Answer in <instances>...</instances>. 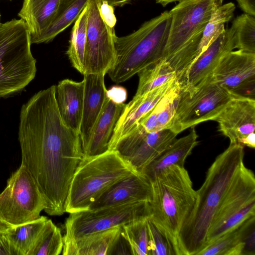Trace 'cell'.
<instances>
[{
    "label": "cell",
    "mask_w": 255,
    "mask_h": 255,
    "mask_svg": "<svg viewBox=\"0 0 255 255\" xmlns=\"http://www.w3.org/2000/svg\"><path fill=\"white\" fill-rule=\"evenodd\" d=\"M60 0H23L18 16L27 25L31 40L40 35L50 24Z\"/></svg>",
    "instance_id": "24"
},
{
    "label": "cell",
    "mask_w": 255,
    "mask_h": 255,
    "mask_svg": "<svg viewBox=\"0 0 255 255\" xmlns=\"http://www.w3.org/2000/svg\"><path fill=\"white\" fill-rule=\"evenodd\" d=\"M151 215L149 202L146 201L70 213L65 222L63 242L121 227L133 221L147 218Z\"/></svg>",
    "instance_id": "11"
},
{
    "label": "cell",
    "mask_w": 255,
    "mask_h": 255,
    "mask_svg": "<svg viewBox=\"0 0 255 255\" xmlns=\"http://www.w3.org/2000/svg\"><path fill=\"white\" fill-rule=\"evenodd\" d=\"M107 97L118 104H123L127 98V92L125 88L114 86L107 91Z\"/></svg>",
    "instance_id": "39"
},
{
    "label": "cell",
    "mask_w": 255,
    "mask_h": 255,
    "mask_svg": "<svg viewBox=\"0 0 255 255\" xmlns=\"http://www.w3.org/2000/svg\"><path fill=\"white\" fill-rule=\"evenodd\" d=\"M230 143L255 147V100L234 97L214 120Z\"/></svg>",
    "instance_id": "15"
},
{
    "label": "cell",
    "mask_w": 255,
    "mask_h": 255,
    "mask_svg": "<svg viewBox=\"0 0 255 255\" xmlns=\"http://www.w3.org/2000/svg\"><path fill=\"white\" fill-rule=\"evenodd\" d=\"M12 227L4 222L0 216V232H7Z\"/></svg>",
    "instance_id": "43"
},
{
    "label": "cell",
    "mask_w": 255,
    "mask_h": 255,
    "mask_svg": "<svg viewBox=\"0 0 255 255\" xmlns=\"http://www.w3.org/2000/svg\"><path fill=\"white\" fill-rule=\"evenodd\" d=\"M231 27L235 49L255 53V17L243 13L233 20Z\"/></svg>",
    "instance_id": "34"
},
{
    "label": "cell",
    "mask_w": 255,
    "mask_h": 255,
    "mask_svg": "<svg viewBox=\"0 0 255 255\" xmlns=\"http://www.w3.org/2000/svg\"><path fill=\"white\" fill-rule=\"evenodd\" d=\"M171 23L169 11L145 22L136 31L116 36V60L108 74L116 83H123L163 58Z\"/></svg>",
    "instance_id": "4"
},
{
    "label": "cell",
    "mask_w": 255,
    "mask_h": 255,
    "mask_svg": "<svg viewBox=\"0 0 255 255\" xmlns=\"http://www.w3.org/2000/svg\"><path fill=\"white\" fill-rule=\"evenodd\" d=\"M84 78V99L79 129L82 150L86 147L93 128L107 99L105 75L86 74Z\"/></svg>",
    "instance_id": "19"
},
{
    "label": "cell",
    "mask_w": 255,
    "mask_h": 255,
    "mask_svg": "<svg viewBox=\"0 0 255 255\" xmlns=\"http://www.w3.org/2000/svg\"><path fill=\"white\" fill-rule=\"evenodd\" d=\"M111 255H132L129 244L121 233L112 248Z\"/></svg>",
    "instance_id": "38"
},
{
    "label": "cell",
    "mask_w": 255,
    "mask_h": 255,
    "mask_svg": "<svg viewBox=\"0 0 255 255\" xmlns=\"http://www.w3.org/2000/svg\"><path fill=\"white\" fill-rule=\"evenodd\" d=\"M149 255H182L177 242L151 218L147 219Z\"/></svg>",
    "instance_id": "32"
},
{
    "label": "cell",
    "mask_w": 255,
    "mask_h": 255,
    "mask_svg": "<svg viewBox=\"0 0 255 255\" xmlns=\"http://www.w3.org/2000/svg\"><path fill=\"white\" fill-rule=\"evenodd\" d=\"M223 0H183L169 12L171 23L163 59L180 83L196 59L205 27L213 9Z\"/></svg>",
    "instance_id": "3"
},
{
    "label": "cell",
    "mask_w": 255,
    "mask_h": 255,
    "mask_svg": "<svg viewBox=\"0 0 255 255\" xmlns=\"http://www.w3.org/2000/svg\"><path fill=\"white\" fill-rule=\"evenodd\" d=\"M137 74L138 87L132 99L140 97L176 78L175 71L163 59L145 67Z\"/></svg>",
    "instance_id": "27"
},
{
    "label": "cell",
    "mask_w": 255,
    "mask_h": 255,
    "mask_svg": "<svg viewBox=\"0 0 255 255\" xmlns=\"http://www.w3.org/2000/svg\"><path fill=\"white\" fill-rule=\"evenodd\" d=\"M48 218L40 216L31 222L9 228L6 232L20 255H29Z\"/></svg>",
    "instance_id": "29"
},
{
    "label": "cell",
    "mask_w": 255,
    "mask_h": 255,
    "mask_svg": "<svg viewBox=\"0 0 255 255\" xmlns=\"http://www.w3.org/2000/svg\"><path fill=\"white\" fill-rule=\"evenodd\" d=\"M106 1L109 5L114 6H123L131 2L133 0H103Z\"/></svg>",
    "instance_id": "42"
},
{
    "label": "cell",
    "mask_w": 255,
    "mask_h": 255,
    "mask_svg": "<svg viewBox=\"0 0 255 255\" xmlns=\"http://www.w3.org/2000/svg\"><path fill=\"white\" fill-rule=\"evenodd\" d=\"M151 183L150 217L178 243L179 232L197 200L196 191L188 172L184 167L172 165L155 177Z\"/></svg>",
    "instance_id": "6"
},
{
    "label": "cell",
    "mask_w": 255,
    "mask_h": 255,
    "mask_svg": "<svg viewBox=\"0 0 255 255\" xmlns=\"http://www.w3.org/2000/svg\"><path fill=\"white\" fill-rule=\"evenodd\" d=\"M246 221L234 230L208 244L197 255H242Z\"/></svg>",
    "instance_id": "31"
},
{
    "label": "cell",
    "mask_w": 255,
    "mask_h": 255,
    "mask_svg": "<svg viewBox=\"0 0 255 255\" xmlns=\"http://www.w3.org/2000/svg\"><path fill=\"white\" fill-rule=\"evenodd\" d=\"M147 218L131 222L121 227V233L128 241L133 255H149Z\"/></svg>",
    "instance_id": "35"
},
{
    "label": "cell",
    "mask_w": 255,
    "mask_h": 255,
    "mask_svg": "<svg viewBox=\"0 0 255 255\" xmlns=\"http://www.w3.org/2000/svg\"><path fill=\"white\" fill-rule=\"evenodd\" d=\"M151 182L140 173H133L111 186L89 207L97 210L127 204L150 202L152 199Z\"/></svg>",
    "instance_id": "17"
},
{
    "label": "cell",
    "mask_w": 255,
    "mask_h": 255,
    "mask_svg": "<svg viewBox=\"0 0 255 255\" xmlns=\"http://www.w3.org/2000/svg\"><path fill=\"white\" fill-rule=\"evenodd\" d=\"M234 97L211 76L190 90L180 89L169 129L178 134L201 123L214 121Z\"/></svg>",
    "instance_id": "8"
},
{
    "label": "cell",
    "mask_w": 255,
    "mask_h": 255,
    "mask_svg": "<svg viewBox=\"0 0 255 255\" xmlns=\"http://www.w3.org/2000/svg\"><path fill=\"white\" fill-rule=\"evenodd\" d=\"M84 85L66 79L56 86V100L60 115L65 124L79 133L82 120Z\"/></svg>",
    "instance_id": "21"
},
{
    "label": "cell",
    "mask_w": 255,
    "mask_h": 255,
    "mask_svg": "<svg viewBox=\"0 0 255 255\" xmlns=\"http://www.w3.org/2000/svg\"><path fill=\"white\" fill-rule=\"evenodd\" d=\"M45 201L31 175L21 164L7 180L0 194V216L10 226L22 225L40 217Z\"/></svg>",
    "instance_id": "10"
},
{
    "label": "cell",
    "mask_w": 255,
    "mask_h": 255,
    "mask_svg": "<svg viewBox=\"0 0 255 255\" xmlns=\"http://www.w3.org/2000/svg\"><path fill=\"white\" fill-rule=\"evenodd\" d=\"M245 13L255 16V0H237Z\"/></svg>",
    "instance_id": "41"
},
{
    "label": "cell",
    "mask_w": 255,
    "mask_h": 255,
    "mask_svg": "<svg viewBox=\"0 0 255 255\" xmlns=\"http://www.w3.org/2000/svg\"><path fill=\"white\" fill-rule=\"evenodd\" d=\"M211 77L235 97L255 99V53L241 50L230 52L220 60Z\"/></svg>",
    "instance_id": "14"
},
{
    "label": "cell",
    "mask_w": 255,
    "mask_h": 255,
    "mask_svg": "<svg viewBox=\"0 0 255 255\" xmlns=\"http://www.w3.org/2000/svg\"><path fill=\"white\" fill-rule=\"evenodd\" d=\"M178 84L177 79H174L140 97L132 99L126 104L116 124L108 150H110L119 139L132 130L159 101Z\"/></svg>",
    "instance_id": "18"
},
{
    "label": "cell",
    "mask_w": 255,
    "mask_h": 255,
    "mask_svg": "<svg viewBox=\"0 0 255 255\" xmlns=\"http://www.w3.org/2000/svg\"><path fill=\"white\" fill-rule=\"evenodd\" d=\"M234 49L233 30L231 27L225 28L190 66L179 83L180 89L188 91L199 86L211 76L222 58Z\"/></svg>",
    "instance_id": "16"
},
{
    "label": "cell",
    "mask_w": 255,
    "mask_h": 255,
    "mask_svg": "<svg viewBox=\"0 0 255 255\" xmlns=\"http://www.w3.org/2000/svg\"><path fill=\"white\" fill-rule=\"evenodd\" d=\"M126 105L116 103L107 98L93 128L88 143L83 150L84 156H96L108 150L116 124Z\"/></svg>",
    "instance_id": "20"
},
{
    "label": "cell",
    "mask_w": 255,
    "mask_h": 255,
    "mask_svg": "<svg viewBox=\"0 0 255 255\" xmlns=\"http://www.w3.org/2000/svg\"><path fill=\"white\" fill-rule=\"evenodd\" d=\"M102 0H89L85 56V73L106 75L116 60L114 27L100 12Z\"/></svg>",
    "instance_id": "12"
},
{
    "label": "cell",
    "mask_w": 255,
    "mask_h": 255,
    "mask_svg": "<svg viewBox=\"0 0 255 255\" xmlns=\"http://www.w3.org/2000/svg\"><path fill=\"white\" fill-rule=\"evenodd\" d=\"M198 137L195 127L191 128L187 135L176 138L142 170L141 174L151 182L161 172L172 165L184 167L186 159L198 143Z\"/></svg>",
    "instance_id": "22"
},
{
    "label": "cell",
    "mask_w": 255,
    "mask_h": 255,
    "mask_svg": "<svg viewBox=\"0 0 255 255\" xmlns=\"http://www.w3.org/2000/svg\"><path fill=\"white\" fill-rule=\"evenodd\" d=\"M244 146L230 143L209 168L204 183L196 191L194 208L178 237L182 255H197L206 246L207 235L213 219L244 163Z\"/></svg>",
    "instance_id": "2"
},
{
    "label": "cell",
    "mask_w": 255,
    "mask_h": 255,
    "mask_svg": "<svg viewBox=\"0 0 255 255\" xmlns=\"http://www.w3.org/2000/svg\"><path fill=\"white\" fill-rule=\"evenodd\" d=\"M243 242L244 247L242 255H255V215L246 221Z\"/></svg>",
    "instance_id": "36"
},
{
    "label": "cell",
    "mask_w": 255,
    "mask_h": 255,
    "mask_svg": "<svg viewBox=\"0 0 255 255\" xmlns=\"http://www.w3.org/2000/svg\"><path fill=\"white\" fill-rule=\"evenodd\" d=\"M0 16H1V15H0Z\"/></svg>",
    "instance_id": "45"
},
{
    "label": "cell",
    "mask_w": 255,
    "mask_h": 255,
    "mask_svg": "<svg viewBox=\"0 0 255 255\" xmlns=\"http://www.w3.org/2000/svg\"><path fill=\"white\" fill-rule=\"evenodd\" d=\"M0 255H20L9 240L6 232H0Z\"/></svg>",
    "instance_id": "37"
},
{
    "label": "cell",
    "mask_w": 255,
    "mask_h": 255,
    "mask_svg": "<svg viewBox=\"0 0 255 255\" xmlns=\"http://www.w3.org/2000/svg\"><path fill=\"white\" fill-rule=\"evenodd\" d=\"M63 245L60 229L47 219L29 255H59Z\"/></svg>",
    "instance_id": "33"
},
{
    "label": "cell",
    "mask_w": 255,
    "mask_h": 255,
    "mask_svg": "<svg viewBox=\"0 0 255 255\" xmlns=\"http://www.w3.org/2000/svg\"><path fill=\"white\" fill-rule=\"evenodd\" d=\"M121 227L87 235L64 243V255H110Z\"/></svg>",
    "instance_id": "23"
},
{
    "label": "cell",
    "mask_w": 255,
    "mask_h": 255,
    "mask_svg": "<svg viewBox=\"0 0 255 255\" xmlns=\"http://www.w3.org/2000/svg\"><path fill=\"white\" fill-rule=\"evenodd\" d=\"M89 0H60L55 16L49 26L31 44L52 41L78 18Z\"/></svg>",
    "instance_id": "25"
},
{
    "label": "cell",
    "mask_w": 255,
    "mask_h": 255,
    "mask_svg": "<svg viewBox=\"0 0 255 255\" xmlns=\"http://www.w3.org/2000/svg\"><path fill=\"white\" fill-rule=\"evenodd\" d=\"M31 44L30 33L23 20L0 23V97L20 92L35 78L36 60Z\"/></svg>",
    "instance_id": "7"
},
{
    "label": "cell",
    "mask_w": 255,
    "mask_h": 255,
    "mask_svg": "<svg viewBox=\"0 0 255 255\" xmlns=\"http://www.w3.org/2000/svg\"><path fill=\"white\" fill-rule=\"evenodd\" d=\"M235 8L234 3L232 2L214 6L204 30L197 58L225 30V24L233 17Z\"/></svg>",
    "instance_id": "30"
},
{
    "label": "cell",
    "mask_w": 255,
    "mask_h": 255,
    "mask_svg": "<svg viewBox=\"0 0 255 255\" xmlns=\"http://www.w3.org/2000/svg\"><path fill=\"white\" fill-rule=\"evenodd\" d=\"M55 90L56 85L42 90L22 106L18 133L21 164L35 181L51 216L65 212L70 183L83 156L79 133L60 115Z\"/></svg>",
    "instance_id": "1"
},
{
    "label": "cell",
    "mask_w": 255,
    "mask_h": 255,
    "mask_svg": "<svg viewBox=\"0 0 255 255\" xmlns=\"http://www.w3.org/2000/svg\"><path fill=\"white\" fill-rule=\"evenodd\" d=\"M180 92L179 83L167 93L138 123L147 132L169 129Z\"/></svg>",
    "instance_id": "26"
},
{
    "label": "cell",
    "mask_w": 255,
    "mask_h": 255,
    "mask_svg": "<svg viewBox=\"0 0 255 255\" xmlns=\"http://www.w3.org/2000/svg\"><path fill=\"white\" fill-rule=\"evenodd\" d=\"M255 215V175L244 163L215 215L207 235L206 246Z\"/></svg>",
    "instance_id": "9"
},
{
    "label": "cell",
    "mask_w": 255,
    "mask_h": 255,
    "mask_svg": "<svg viewBox=\"0 0 255 255\" xmlns=\"http://www.w3.org/2000/svg\"><path fill=\"white\" fill-rule=\"evenodd\" d=\"M87 16V4L75 20L66 51L72 66L83 75L85 73Z\"/></svg>",
    "instance_id": "28"
},
{
    "label": "cell",
    "mask_w": 255,
    "mask_h": 255,
    "mask_svg": "<svg viewBox=\"0 0 255 255\" xmlns=\"http://www.w3.org/2000/svg\"><path fill=\"white\" fill-rule=\"evenodd\" d=\"M138 172L114 150L83 158L72 177L65 210L70 213L87 211L111 186Z\"/></svg>",
    "instance_id": "5"
},
{
    "label": "cell",
    "mask_w": 255,
    "mask_h": 255,
    "mask_svg": "<svg viewBox=\"0 0 255 255\" xmlns=\"http://www.w3.org/2000/svg\"><path fill=\"white\" fill-rule=\"evenodd\" d=\"M100 12L108 24L114 27L117 19L114 14V7L109 5L106 1L102 0L100 6Z\"/></svg>",
    "instance_id": "40"
},
{
    "label": "cell",
    "mask_w": 255,
    "mask_h": 255,
    "mask_svg": "<svg viewBox=\"0 0 255 255\" xmlns=\"http://www.w3.org/2000/svg\"><path fill=\"white\" fill-rule=\"evenodd\" d=\"M177 134L170 129L146 132L139 125L126 134L109 150L117 152L138 172L159 156Z\"/></svg>",
    "instance_id": "13"
},
{
    "label": "cell",
    "mask_w": 255,
    "mask_h": 255,
    "mask_svg": "<svg viewBox=\"0 0 255 255\" xmlns=\"http://www.w3.org/2000/svg\"><path fill=\"white\" fill-rule=\"evenodd\" d=\"M183 0H155L157 3H158L162 5L163 6H165L166 5L171 2H179Z\"/></svg>",
    "instance_id": "44"
}]
</instances>
